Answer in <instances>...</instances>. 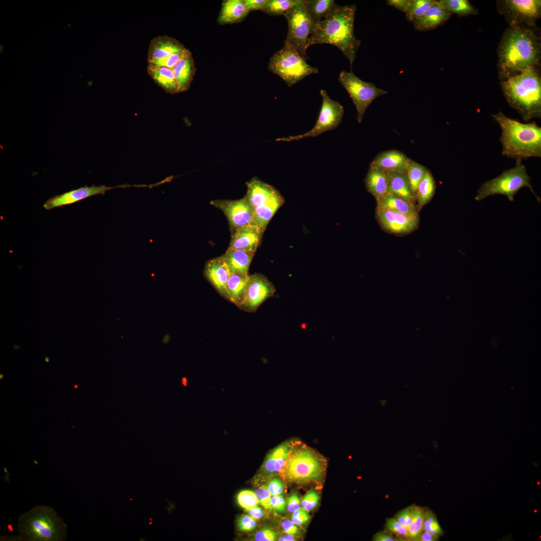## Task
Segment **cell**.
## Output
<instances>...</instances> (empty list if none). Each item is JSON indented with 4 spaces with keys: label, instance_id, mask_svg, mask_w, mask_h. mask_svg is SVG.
<instances>
[{
    "label": "cell",
    "instance_id": "d6a6232c",
    "mask_svg": "<svg viewBox=\"0 0 541 541\" xmlns=\"http://www.w3.org/2000/svg\"><path fill=\"white\" fill-rule=\"evenodd\" d=\"M440 2L446 10L460 17L478 14L477 10L468 0H440Z\"/></svg>",
    "mask_w": 541,
    "mask_h": 541
},
{
    "label": "cell",
    "instance_id": "680465c9",
    "mask_svg": "<svg viewBox=\"0 0 541 541\" xmlns=\"http://www.w3.org/2000/svg\"><path fill=\"white\" fill-rule=\"evenodd\" d=\"M438 539L439 537L423 530L418 536L416 541H437L439 540Z\"/></svg>",
    "mask_w": 541,
    "mask_h": 541
},
{
    "label": "cell",
    "instance_id": "7dc6e473",
    "mask_svg": "<svg viewBox=\"0 0 541 541\" xmlns=\"http://www.w3.org/2000/svg\"><path fill=\"white\" fill-rule=\"evenodd\" d=\"M310 519V516L303 507L293 512L292 521L297 525H301L307 522Z\"/></svg>",
    "mask_w": 541,
    "mask_h": 541
},
{
    "label": "cell",
    "instance_id": "d6986e66",
    "mask_svg": "<svg viewBox=\"0 0 541 541\" xmlns=\"http://www.w3.org/2000/svg\"><path fill=\"white\" fill-rule=\"evenodd\" d=\"M264 231L254 224L237 228L232 231L228 248L243 249L255 252L260 244Z\"/></svg>",
    "mask_w": 541,
    "mask_h": 541
},
{
    "label": "cell",
    "instance_id": "5b68a950",
    "mask_svg": "<svg viewBox=\"0 0 541 541\" xmlns=\"http://www.w3.org/2000/svg\"><path fill=\"white\" fill-rule=\"evenodd\" d=\"M18 531L27 541H63L67 536V525L51 506L37 505L22 514Z\"/></svg>",
    "mask_w": 541,
    "mask_h": 541
},
{
    "label": "cell",
    "instance_id": "91938a15",
    "mask_svg": "<svg viewBox=\"0 0 541 541\" xmlns=\"http://www.w3.org/2000/svg\"><path fill=\"white\" fill-rule=\"evenodd\" d=\"M1 540H24V538L20 534L18 536H3L1 537Z\"/></svg>",
    "mask_w": 541,
    "mask_h": 541
},
{
    "label": "cell",
    "instance_id": "8fae6325",
    "mask_svg": "<svg viewBox=\"0 0 541 541\" xmlns=\"http://www.w3.org/2000/svg\"><path fill=\"white\" fill-rule=\"evenodd\" d=\"M339 81L348 93L357 112V120L361 123L370 104L377 97L388 92L377 88L373 83L362 81L352 72H340Z\"/></svg>",
    "mask_w": 541,
    "mask_h": 541
},
{
    "label": "cell",
    "instance_id": "9f6ffc18",
    "mask_svg": "<svg viewBox=\"0 0 541 541\" xmlns=\"http://www.w3.org/2000/svg\"><path fill=\"white\" fill-rule=\"evenodd\" d=\"M301 508V502L300 498L296 494H292L289 498L288 502V510L291 512Z\"/></svg>",
    "mask_w": 541,
    "mask_h": 541
},
{
    "label": "cell",
    "instance_id": "484cf974",
    "mask_svg": "<svg viewBox=\"0 0 541 541\" xmlns=\"http://www.w3.org/2000/svg\"><path fill=\"white\" fill-rule=\"evenodd\" d=\"M255 252L240 249L228 248L221 257L228 265L231 273L248 274L250 264Z\"/></svg>",
    "mask_w": 541,
    "mask_h": 541
},
{
    "label": "cell",
    "instance_id": "836d02e7",
    "mask_svg": "<svg viewBox=\"0 0 541 541\" xmlns=\"http://www.w3.org/2000/svg\"><path fill=\"white\" fill-rule=\"evenodd\" d=\"M427 170L425 166L410 159L406 173L411 189L415 195L418 186Z\"/></svg>",
    "mask_w": 541,
    "mask_h": 541
},
{
    "label": "cell",
    "instance_id": "1f68e13d",
    "mask_svg": "<svg viewBox=\"0 0 541 541\" xmlns=\"http://www.w3.org/2000/svg\"><path fill=\"white\" fill-rule=\"evenodd\" d=\"M304 3L315 24L324 19L336 4L333 0H304Z\"/></svg>",
    "mask_w": 541,
    "mask_h": 541
},
{
    "label": "cell",
    "instance_id": "03108f58",
    "mask_svg": "<svg viewBox=\"0 0 541 541\" xmlns=\"http://www.w3.org/2000/svg\"><path fill=\"white\" fill-rule=\"evenodd\" d=\"M78 387V385L77 384H75L74 385V388H75V389L77 388Z\"/></svg>",
    "mask_w": 541,
    "mask_h": 541
},
{
    "label": "cell",
    "instance_id": "8d00e7d4",
    "mask_svg": "<svg viewBox=\"0 0 541 541\" xmlns=\"http://www.w3.org/2000/svg\"><path fill=\"white\" fill-rule=\"evenodd\" d=\"M426 508L415 505L414 514L412 523L408 528L409 540L416 541L423 531V524Z\"/></svg>",
    "mask_w": 541,
    "mask_h": 541
},
{
    "label": "cell",
    "instance_id": "ee69618b",
    "mask_svg": "<svg viewBox=\"0 0 541 541\" xmlns=\"http://www.w3.org/2000/svg\"><path fill=\"white\" fill-rule=\"evenodd\" d=\"M254 494L258 503L267 509H272L270 498L272 494L265 486H260L254 491Z\"/></svg>",
    "mask_w": 541,
    "mask_h": 541
},
{
    "label": "cell",
    "instance_id": "e7e4bbea",
    "mask_svg": "<svg viewBox=\"0 0 541 541\" xmlns=\"http://www.w3.org/2000/svg\"><path fill=\"white\" fill-rule=\"evenodd\" d=\"M45 361L47 363H48L50 361L49 358H48V357H45Z\"/></svg>",
    "mask_w": 541,
    "mask_h": 541
},
{
    "label": "cell",
    "instance_id": "52a82bcc",
    "mask_svg": "<svg viewBox=\"0 0 541 541\" xmlns=\"http://www.w3.org/2000/svg\"><path fill=\"white\" fill-rule=\"evenodd\" d=\"M245 197L254 214L256 225L265 230L268 223L285 200L273 186L254 177L246 183Z\"/></svg>",
    "mask_w": 541,
    "mask_h": 541
},
{
    "label": "cell",
    "instance_id": "ac0fdd59",
    "mask_svg": "<svg viewBox=\"0 0 541 541\" xmlns=\"http://www.w3.org/2000/svg\"><path fill=\"white\" fill-rule=\"evenodd\" d=\"M231 271L221 256L208 261L205 264L204 276L216 291L227 300L226 284Z\"/></svg>",
    "mask_w": 541,
    "mask_h": 541
},
{
    "label": "cell",
    "instance_id": "e575fe53",
    "mask_svg": "<svg viewBox=\"0 0 541 541\" xmlns=\"http://www.w3.org/2000/svg\"><path fill=\"white\" fill-rule=\"evenodd\" d=\"M435 0H410L408 8L405 13L406 18L413 23L422 16L433 4Z\"/></svg>",
    "mask_w": 541,
    "mask_h": 541
},
{
    "label": "cell",
    "instance_id": "7c38bea8",
    "mask_svg": "<svg viewBox=\"0 0 541 541\" xmlns=\"http://www.w3.org/2000/svg\"><path fill=\"white\" fill-rule=\"evenodd\" d=\"M322 103L315 125L310 131L296 136L278 138L277 141H298L307 137H316L323 133L335 129L341 123L344 114L343 106L332 99L327 91L320 90Z\"/></svg>",
    "mask_w": 541,
    "mask_h": 541
},
{
    "label": "cell",
    "instance_id": "11a10c76",
    "mask_svg": "<svg viewBox=\"0 0 541 541\" xmlns=\"http://www.w3.org/2000/svg\"><path fill=\"white\" fill-rule=\"evenodd\" d=\"M282 527L285 532L292 535H295L299 532V529L292 520L286 519L282 522Z\"/></svg>",
    "mask_w": 541,
    "mask_h": 541
},
{
    "label": "cell",
    "instance_id": "9c48e42d",
    "mask_svg": "<svg viewBox=\"0 0 541 541\" xmlns=\"http://www.w3.org/2000/svg\"><path fill=\"white\" fill-rule=\"evenodd\" d=\"M284 16L288 25L284 47L296 51L305 60H308L309 39L316 24L307 10L304 0H300Z\"/></svg>",
    "mask_w": 541,
    "mask_h": 541
},
{
    "label": "cell",
    "instance_id": "7bdbcfd3",
    "mask_svg": "<svg viewBox=\"0 0 541 541\" xmlns=\"http://www.w3.org/2000/svg\"><path fill=\"white\" fill-rule=\"evenodd\" d=\"M414 507L415 504L408 506L398 512L393 518L408 528L413 518Z\"/></svg>",
    "mask_w": 541,
    "mask_h": 541
},
{
    "label": "cell",
    "instance_id": "c3c4849f",
    "mask_svg": "<svg viewBox=\"0 0 541 541\" xmlns=\"http://www.w3.org/2000/svg\"><path fill=\"white\" fill-rule=\"evenodd\" d=\"M276 533L269 528H263L258 531L254 535L256 541H274L276 540Z\"/></svg>",
    "mask_w": 541,
    "mask_h": 541
},
{
    "label": "cell",
    "instance_id": "f907efd6",
    "mask_svg": "<svg viewBox=\"0 0 541 541\" xmlns=\"http://www.w3.org/2000/svg\"><path fill=\"white\" fill-rule=\"evenodd\" d=\"M267 2V0H244L245 5L249 12L255 10L263 12Z\"/></svg>",
    "mask_w": 541,
    "mask_h": 541
},
{
    "label": "cell",
    "instance_id": "6125c7cd",
    "mask_svg": "<svg viewBox=\"0 0 541 541\" xmlns=\"http://www.w3.org/2000/svg\"><path fill=\"white\" fill-rule=\"evenodd\" d=\"M169 339V336L168 335H166L163 337L162 341L164 344H166L168 342Z\"/></svg>",
    "mask_w": 541,
    "mask_h": 541
},
{
    "label": "cell",
    "instance_id": "f6af8a7d",
    "mask_svg": "<svg viewBox=\"0 0 541 541\" xmlns=\"http://www.w3.org/2000/svg\"><path fill=\"white\" fill-rule=\"evenodd\" d=\"M256 525V519L249 515H242L237 520L238 528L242 531H250L254 529Z\"/></svg>",
    "mask_w": 541,
    "mask_h": 541
},
{
    "label": "cell",
    "instance_id": "6f0895ef",
    "mask_svg": "<svg viewBox=\"0 0 541 541\" xmlns=\"http://www.w3.org/2000/svg\"><path fill=\"white\" fill-rule=\"evenodd\" d=\"M245 511L249 515L256 520L260 519L263 516V510L261 507L257 505H256L250 509L245 510Z\"/></svg>",
    "mask_w": 541,
    "mask_h": 541
},
{
    "label": "cell",
    "instance_id": "f546056e",
    "mask_svg": "<svg viewBox=\"0 0 541 541\" xmlns=\"http://www.w3.org/2000/svg\"><path fill=\"white\" fill-rule=\"evenodd\" d=\"M376 208L395 211L408 215H419L415 205L399 197L388 194L377 200Z\"/></svg>",
    "mask_w": 541,
    "mask_h": 541
},
{
    "label": "cell",
    "instance_id": "d4e9b609",
    "mask_svg": "<svg viewBox=\"0 0 541 541\" xmlns=\"http://www.w3.org/2000/svg\"><path fill=\"white\" fill-rule=\"evenodd\" d=\"M147 72L155 83L165 92L171 94L180 92L178 84L171 69L148 64Z\"/></svg>",
    "mask_w": 541,
    "mask_h": 541
},
{
    "label": "cell",
    "instance_id": "7402d4cb",
    "mask_svg": "<svg viewBox=\"0 0 541 541\" xmlns=\"http://www.w3.org/2000/svg\"><path fill=\"white\" fill-rule=\"evenodd\" d=\"M186 48L176 39L168 36L156 37L150 41L147 53V62L167 57Z\"/></svg>",
    "mask_w": 541,
    "mask_h": 541
},
{
    "label": "cell",
    "instance_id": "db71d44e",
    "mask_svg": "<svg viewBox=\"0 0 541 541\" xmlns=\"http://www.w3.org/2000/svg\"><path fill=\"white\" fill-rule=\"evenodd\" d=\"M374 541H400L398 537L386 531L377 532L373 538Z\"/></svg>",
    "mask_w": 541,
    "mask_h": 541
},
{
    "label": "cell",
    "instance_id": "ab89813d",
    "mask_svg": "<svg viewBox=\"0 0 541 541\" xmlns=\"http://www.w3.org/2000/svg\"><path fill=\"white\" fill-rule=\"evenodd\" d=\"M191 55H192V54L190 51L186 48L182 51L173 53L164 58L154 61L150 64L172 69L180 59Z\"/></svg>",
    "mask_w": 541,
    "mask_h": 541
},
{
    "label": "cell",
    "instance_id": "bcb514c9",
    "mask_svg": "<svg viewBox=\"0 0 541 541\" xmlns=\"http://www.w3.org/2000/svg\"><path fill=\"white\" fill-rule=\"evenodd\" d=\"M319 500V496L318 494L314 491H311L304 497L301 505L304 509L309 511L317 505Z\"/></svg>",
    "mask_w": 541,
    "mask_h": 541
},
{
    "label": "cell",
    "instance_id": "681fc988",
    "mask_svg": "<svg viewBox=\"0 0 541 541\" xmlns=\"http://www.w3.org/2000/svg\"><path fill=\"white\" fill-rule=\"evenodd\" d=\"M266 487L272 495H281L284 492V485L281 480L275 478L267 483Z\"/></svg>",
    "mask_w": 541,
    "mask_h": 541
},
{
    "label": "cell",
    "instance_id": "2e32d148",
    "mask_svg": "<svg viewBox=\"0 0 541 541\" xmlns=\"http://www.w3.org/2000/svg\"><path fill=\"white\" fill-rule=\"evenodd\" d=\"M376 218L384 231L396 235H403L413 232L418 228L419 223V215H408L377 208Z\"/></svg>",
    "mask_w": 541,
    "mask_h": 541
},
{
    "label": "cell",
    "instance_id": "277c9868",
    "mask_svg": "<svg viewBox=\"0 0 541 541\" xmlns=\"http://www.w3.org/2000/svg\"><path fill=\"white\" fill-rule=\"evenodd\" d=\"M500 86L508 104L525 121L541 118V80L536 67L501 81Z\"/></svg>",
    "mask_w": 541,
    "mask_h": 541
},
{
    "label": "cell",
    "instance_id": "e0dca14e",
    "mask_svg": "<svg viewBox=\"0 0 541 541\" xmlns=\"http://www.w3.org/2000/svg\"><path fill=\"white\" fill-rule=\"evenodd\" d=\"M144 184L129 185L128 184L111 187L104 185L100 186L93 185L91 186H85L60 195H55L47 200L44 204L43 206L47 210H51L57 207L73 204L92 196L99 194L103 195L107 191L110 189L131 187H144Z\"/></svg>",
    "mask_w": 541,
    "mask_h": 541
},
{
    "label": "cell",
    "instance_id": "f35d334b",
    "mask_svg": "<svg viewBox=\"0 0 541 541\" xmlns=\"http://www.w3.org/2000/svg\"><path fill=\"white\" fill-rule=\"evenodd\" d=\"M384 530L400 538V540H409L408 528L393 518H387Z\"/></svg>",
    "mask_w": 541,
    "mask_h": 541
},
{
    "label": "cell",
    "instance_id": "30bf717a",
    "mask_svg": "<svg viewBox=\"0 0 541 541\" xmlns=\"http://www.w3.org/2000/svg\"><path fill=\"white\" fill-rule=\"evenodd\" d=\"M268 69L280 76L289 87L319 72L317 68L308 64L297 52L284 47L270 59Z\"/></svg>",
    "mask_w": 541,
    "mask_h": 541
},
{
    "label": "cell",
    "instance_id": "5bb4252c",
    "mask_svg": "<svg viewBox=\"0 0 541 541\" xmlns=\"http://www.w3.org/2000/svg\"><path fill=\"white\" fill-rule=\"evenodd\" d=\"M276 292L274 285L264 275L260 273L249 275L244 299L239 309L254 313L263 302L273 297Z\"/></svg>",
    "mask_w": 541,
    "mask_h": 541
},
{
    "label": "cell",
    "instance_id": "6da1fadb",
    "mask_svg": "<svg viewBox=\"0 0 541 541\" xmlns=\"http://www.w3.org/2000/svg\"><path fill=\"white\" fill-rule=\"evenodd\" d=\"M497 52L498 74L502 81L538 65L540 38L530 29L510 26L502 35Z\"/></svg>",
    "mask_w": 541,
    "mask_h": 541
},
{
    "label": "cell",
    "instance_id": "be15d7a7",
    "mask_svg": "<svg viewBox=\"0 0 541 541\" xmlns=\"http://www.w3.org/2000/svg\"><path fill=\"white\" fill-rule=\"evenodd\" d=\"M181 382H182V384L184 386H186L187 383V379H186V378L185 377H183V378H182Z\"/></svg>",
    "mask_w": 541,
    "mask_h": 541
},
{
    "label": "cell",
    "instance_id": "83f0119b",
    "mask_svg": "<svg viewBox=\"0 0 541 541\" xmlns=\"http://www.w3.org/2000/svg\"><path fill=\"white\" fill-rule=\"evenodd\" d=\"M249 275L240 273H232L227 282V301L238 308L241 306L244 299Z\"/></svg>",
    "mask_w": 541,
    "mask_h": 541
},
{
    "label": "cell",
    "instance_id": "9a60e30c",
    "mask_svg": "<svg viewBox=\"0 0 541 541\" xmlns=\"http://www.w3.org/2000/svg\"><path fill=\"white\" fill-rule=\"evenodd\" d=\"M210 204L223 212L232 231L248 225H256L253 210L245 196L234 200H212Z\"/></svg>",
    "mask_w": 541,
    "mask_h": 541
},
{
    "label": "cell",
    "instance_id": "d590c367",
    "mask_svg": "<svg viewBox=\"0 0 541 541\" xmlns=\"http://www.w3.org/2000/svg\"><path fill=\"white\" fill-rule=\"evenodd\" d=\"M300 0H267L264 12L273 16L284 15Z\"/></svg>",
    "mask_w": 541,
    "mask_h": 541
},
{
    "label": "cell",
    "instance_id": "cb8c5ba5",
    "mask_svg": "<svg viewBox=\"0 0 541 541\" xmlns=\"http://www.w3.org/2000/svg\"><path fill=\"white\" fill-rule=\"evenodd\" d=\"M364 182L368 191L376 201L387 194L388 176L387 171L370 166Z\"/></svg>",
    "mask_w": 541,
    "mask_h": 541
},
{
    "label": "cell",
    "instance_id": "44dd1931",
    "mask_svg": "<svg viewBox=\"0 0 541 541\" xmlns=\"http://www.w3.org/2000/svg\"><path fill=\"white\" fill-rule=\"evenodd\" d=\"M410 161L403 152L392 149L380 152L370 164L387 171L406 173Z\"/></svg>",
    "mask_w": 541,
    "mask_h": 541
},
{
    "label": "cell",
    "instance_id": "74e56055",
    "mask_svg": "<svg viewBox=\"0 0 541 541\" xmlns=\"http://www.w3.org/2000/svg\"><path fill=\"white\" fill-rule=\"evenodd\" d=\"M423 530L428 532L437 537L443 535L444 533L435 514L431 510H426L423 521Z\"/></svg>",
    "mask_w": 541,
    "mask_h": 541
},
{
    "label": "cell",
    "instance_id": "3957f363",
    "mask_svg": "<svg viewBox=\"0 0 541 541\" xmlns=\"http://www.w3.org/2000/svg\"><path fill=\"white\" fill-rule=\"evenodd\" d=\"M491 116L501 129L503 156L520 160L541 157V127L535 122L522 123L500 111Z\"/></svg>",
    "mask_w": 541,
    "mask_h": 541
},
{
    "label": "cell",
    "instance_id": "60d3db41",
    "mask_svg": "<svg viewBox=\"0 0 541 541\" xmlns=\"http://www.w3.org/2000/svg\"><path fill=\"white\" fill-rule=\"evenodd\" d=\"M237 501L245 510L257 505L258 503L254 492L249 490H244L239 492L237 496Z\"/></svg>",
    "mask_w": 541,
    "mask_h": 541
},
{
    "label": "cell",
    "instance_id": "f1b7e54d",
    "mask_svg": "<svg viewBox=\"0 0 541 541\" xmlns=\"http://www.w3.org/2000/svg\"><path fill=\"white\" fill-rule=\"evenodd\" d=\"M171 69L178 84L180 92L187 91L196 70L192 55L180 59Z\"/></svg>",
    "mask_w": 541,
    "mask_h": 541
},
{
    "label": "cell",
    "instance_id": "ba28073f",
    "mask_svg": "<svg viewBox=\"0 0 541 541\" xmlns=\"http://www.w3.org/2000/svg\"><path fill=\"white\" fill-rule=\"evenodd\" d=\"M524 187H528L537 201L540 202V197L535 194L531 187L530 177L527 173L526 167L522 163V160H516L513 167L482 184L478 189L475 199L480 201L489 195L499 194L505 195L510 201H512L517 192Z\"/></svg>",
    "mask_w": 541,
    "mask_h": 541
},
{
    "label": "cell",
    "instance_id": "f5cc1de1",
    "mask_svg": "<svg viewBox=\"0 0 541 541\" xmlns=\"http://www.w3.org/2000/svg\"><path fill=\"white\" fill-rule=\"evenodd\" d=\"M410 0H388L386 1L387 5L392 7L401 12H406Z\"/></svg>",
    "mask_w": 541,
    "mask_h": 541
},
{
    "label": "cell",
    "instance_id": "4316f807",
    "mask_svg": "<svg viewBox=\"0 0 541 541\" xmlns=\"http://www.w3.org/2000/svg\"><path fill=\"white\" fill-rule=\"evenodd\" d=\"M249 13L244 0L224 1L217 22L220 25L237 23L242 21Z\"/></svg>",
    "mask_w": 541,
    "mask_h": 541
},
{
    "label": "cell",
    "instance_id": "4fadbf2b",
    "mask_svg": "<svg viewBox=\"0 0 541 541\" xmlns=\"http://www.w3.org/2000/svg\"><path fill=\"white\" fill-rule=\"evenodd\" d=\"M497 3L500 12L509 21L510 26L524 24L535 27L541 16L540 0H503Z\"/></svg>",
    "mask_w": 541,
    "mask_h": 541
},
{
    "label": "cell",
    "instance_id": "94428289",
    "mask_svg": "<svg viewBox=\"0 0 541 541\" xmlns=\"http://www.w3.org/2000/svg\"><path fill=\"white\" fill-rule=\"evenodd\" d=\"M295 540V538L294 537L293 535L286 532H285V533L283 534L282 537L280 538L279 539V540L283 541H294Z\"/></svg>",
    "mask_w": 541,
    "mask_h": 541
},
{
    "label": "cell",
    "instance_id": "7a4b0ae2",
    "mask_svg": "<svg viewBox=\"0 0 541 541\" xmlns=\"http://www.w3.org/2000/svg\"><path fill=\"white\" fill-rule=\"evenodd\" d=\"M356 10L355 4L343 6L335 4L326 17L315 25L309 39L308 47L322 44L333 45L349 60L352 68L361 43L354 36Z\"/></svg>",
    "mask_w": 541,
    "mask_h": 541
},
{
    "label": "cell",
    "instance_id": "4dcf8cb0",
    "mask_svg": "<svg viewBox=\"0 0 541 541\" xmlns=\"http://www.w3.org/2000/svg\"><path fill=\"white\" fill-rule=\"evenodd\" d=\"M436 182L431 171L428 169L427 172L419 183L416 193V208L419 212L432 199L435 193Z\"/></svg>",
    "mask_w": 541,
    "mask_h": 541
},
{
    "label": "cell",
    "instance_id": "603a6c76",
    "mask_svg": "<svg viewBox=\"0 0 541 541\" xmlns=\"http://www.w3.org/2000/svg\"><path fill=\"white\" fill-rule=\"evenodd\" d=\"M388 194L399 197L416 206V195L412 191L406 173L387 171Z\"/></svg>",
    "mask_w": 541,
    "mask_h": 541
},
{
    "label": "cell",
    "instance_id": "816d5d0a",
    "mask_svg": "<svg viewBox=\"0 0 541 541\" xmlns=\"http://www.w3.org/2000/svg\"><path fill=\"white\" fill-rule=\"evenodd\" d=\"M270 505L272 509L282 511L285 510L286 501L281 495H272L270 498Z\"/></svg>",
    "mask_w": 541,
    "mask_h": 541
},
{
    "label": "cell",
    "instance_id": "8992f818",
    "mask_svg": "<svg viewBox=\"0 0 541 541\" xmlns=\"http://www.w3.org/2000/svg\"><path fill=\"white\" fill-rule=\"evenodd\" d=\"M326 468L325 458L316 450L295 441L283 474L297 483L316 482L323 478Z\"/></svg>",
    "mask_w": 541,
    "mask_h": 541
},
{
    "label": "cell",
    "instance_id": "003e7915",
    "mask_svg": "<svg viewBox=\"0 0 541 541\" xmlns=\"http://www.w3.org/2000/svg\"><path fill=\"white\" fill-rule=\"evenodd\" d=\"M0 376H1V377H1L0 379H1V380L3 379V377H4V376H3V375L2 374H1Z\"/></svg>",
    "mask_w": 541,
    "mask_h": 541
},
{
    "label": "cell",
    "instance_id": "b9f144b4",
    "mask_svg": "<svg viewBox=\"0 0 541 541\" xmlns=\"http://www.w3.org/2000/svg\"><path fill=\"white\" fill-rule=\"evenodd\" d=\"M284 447V443L271 451L266 458L263 465L264 471L269 473L275 472L277 459Z\"/></svg>",
    "mask_w": 541,
    "mask_h": 541
},
{
    "label": "cell",
    "instance_id": "ffe728a7",
    "mask_svg": "<svg viewBox=\"0 0 541 541\" xmlns=\"http://www.w3.org/2000/svg\"><path fill=\"white\" fill-rule=\"evenodd\" d=\"M451 15L452 13L442 5L440 1L435 0L425 13L412 23L416 30L428 31L442 25Z\"/></svg>",
    "mask_w": 541,
    "mask_h": 541
}]
</instances>
